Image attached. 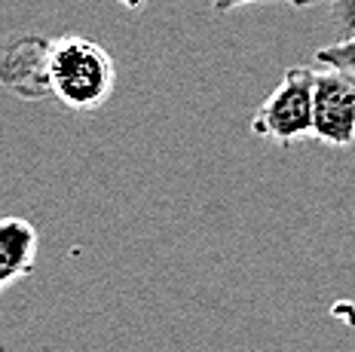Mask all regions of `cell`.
<instances>
[{"label":"cell","instance_id":"6da1fadb","mask_svg":"<svg viewBox=\"0 0 355 352\" xmlns=\"http://www.w3.org/2000/svg\"><path fill=\"white\" fill-rule=\"evenodd\" d=\"M116 86V64L105 46L86 37H58L46 49V92L68 111L95 114Z\"/></svg>","mask_w":355,"mask_h":352},{"label":"cell","instance_id":"7a4b0ae2","mask_svg":"<svg viewBox=\"0 0 355 352\" xmlns=\"http://www.w3.org/2000/svg\"><path fill=\"white\" fill-rule=\"evenodd\" d=\"M313 80L315 71L306 64H297L282 77L263 98V105L251 116V132L272 144H294L297 138L313 132Z\"/></svg>","mask_w":355,"mask_h":352},{"label":"cell","instance_id":"3957f363","mask_svg":"<svg viewBox=\"0 0 355 352\" xmlns=\"http://www.w3.org/2000/svg\"><path fill=\"white\" fill-rule=\"evenodd\" d=\"M331 148L355 144V83L337 71H315L313 80V132Z\"/></svg>","mask_w":355,"mask_h":352},{"label":"cell","instance_id":"277c9868","mask_svg":"<svg viewBox=\"0 0 355 352\" xmlns=\"http://www.w3.org/2000/svg\"><path fill=\"white\" fill-rule=\"evenodd\" d=\"M46 49L49 40L21 37L0 53V86L28 101L49 98L46 92Z\"/></svg>","mask_w":355,"mask_h":352},{"label":"cell","instance_id":"5b68a950","mask_svg":"<svg viewBox=\"0 0 355 352\" xmlns=\"http://www.w3.org/2000/svg\"><path fill=\"white\" fill-rule=\"evenodd\" d=\"M40 236L25 218H0V291L37 270Z\"/></svg>","mask_w":355,"mask_h":352},{"label":"cell","instance_id":"8992f818","mask_svg":"<svg viewBox=\"0 0 355 352\" xmlns=\"http://www.w3.org/2000/svg\"><path fill=\"white\" fill-rule=\"evenodd\" d=\"M315 62H319L322 68H331V71H337V74L349 77L355 83V34L352 37H346V40H337V43H331V46L319 49Z\"/></svg>","mask_w":355,"mask_h":352},{"label":"cell","instance_id":"52a82bcc","mask_svg":"<svg viewBox=\"0 0 355 352\" xmlns=\"http://www.w3.org/2000/svg\"><path fill=\"white\" fill-rule=\"evenodd\" d=\"M248 3H266V0H211V10L214 12H230V10H239V6H248ZM279 3L306 10V6H315L319 0H279Z\"/></svg>","mask_w":355,"mask_h":352},{"label":"cell","instance_id":"ba28073f","mask_svg":"<svg viewBox=\"0 0 355 352\" xmlns=\"http://www.w3.org/2000/svg\"><path fill=\"white\" fill-rule=\"evenodd\" d=\"M331 16L337 25H343V31L355 34V0H331Z\"/></svg>","mask_w":355,"mask_h":352}]
</instances>
